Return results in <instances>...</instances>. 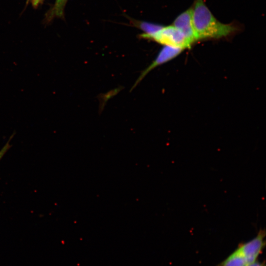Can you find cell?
I'll list each match as a JSON object with an SVG mask.
<instances>
[{
  "label": "cell",
  "instance_id": "obj_6",
  "mask_svg": "<svg viewBox=\"0 0 266 266\" xmlns=\"http://www.w3.org/2000/svg\"><path fill=\"white\" fill-rule=\"evenodd\" d=\"M248 264L247 260L236 249L216 266H245Z\"/></svg>",
  "mask_w": 266,
  "mask_h": 266
},
{
  "label": "cell",
  "instance_id": "obj_11",
  "mask_svg": "<svg viewBox=\"0 0 266 266\" xmlns=\"http://www.w3.org/2000/svg\"><path fill=\"white\" fill-rule=\"evenodd\" d=\"M41 0H32V3L33 5L36 6L38 3Z\"/></svg>",
  "mask_w": 266,
  "mask_h": 266
},
{
  "label": "cell",
  "instance_id": "obj_10",
  "mask_svg": "<svg viewBox=\"0 0 266 266\" xmlns=\"http://www.w3.org/2000/svg\"><path fill=\"white\" fill-rule=\"evenodd\" d=\"M245 266H266L265 261L259 262L257 260L255 261L249 263Z\"/></svg>",
  "mask_w": 266,
  "mask_h": 266
},
{
  "label": "cell",
  "instance_id": "obj_2",
  "mask_svg": "<svg viewBox=\"0 0 266 266\" xmlns=\"http://www.w3.org/2000/svg\"><path fill=\"white\" fill-rule=\"evenodd\" d=\"M150 39L164 45L179 47L183 49L190 48L191 44L184 34L172 25L163 27L154 34Z\"/></svg>",
  "mask_w": 266,
  "mask_h": 266
},
{
  "label": "cell",
  "instance_id": "obj_5",
  "mask_svg": "<svg viewBox=\"0 0 266 266\" xmlns=\"http://www.w3.org/2000/svg\"><path fill=\"white\" fill-rule=\"evenodd\" d=\"M184 49L168 45H164L155 59L141 74L133 87L136 85L151 70L162 64L166 63L179 55Z\"/></svg>",
  "mask_w": 266,
  "mask_h": 266
},
{
  "label": "cell",
  "instance_id": "obj_8",
  "mask_svg": "<svg viewBox=\"0 0 266 266\" xmlns=\"http://www.w3.org/2000/svg\"><path fill=\"white\" fill-rule=\"evenodd\" d=\"M67 0H56L54 5L46 13V20L49 22L55 17H64V8Z\"/></svg>",
  "mask_w": 266,
  "mask_h": 266
},
{
  "label": "cell",
  "instance_id": "obj_7",
  "mask_svg": "<svg viewBox=\"0 0 266 266\" xmlns=\"http://www.w3.org/2000/svg\"><path fill=\"white\" fill-rule=\"evenodd\" d=\"M137 26L144 33L141 34L140 36L143 38L150 39L156 32L161 29L163 26L146 22H138L135 23Z\"/></svg>",
  "mask_w": 266,
  "mask_h": 266
},
{
  "label": "cell",
  "instance_id": "obj_1",
  "mask_svg": "<svg viewBox=\"0 0 266 266\" xmlns=\"http://www.w3.org/2000/svg\"><path fill=\"white\" fill-rule=\"evenodd\" d=\"M192 9V20L198 40L219 38L237 30L233 24H224L212 14L203 0H195Z\"/></svg>",
  "mask_w": 266,
  "mask_h": 266
},
{
  "label": "cell",
  "instance_id": "obj_9",
  "mask_svg": "<svg viewBox=\"0 0 266 266\" xmlns=\"http://www.w3.org/2000/svg\"><path fill=\"white\" fill-rule=\"evenodd\" d=\"M14 135L15 133H12L11 134L8 141L0 150V160L3 158L8 150L11 148V144H10V142Z\"/></svg>",
  "mask_w": 266,
  "mask_h": 266
},
{
  "label": "cell",
  "instance_id": "obj_4",
  "mask_svg": "<svg viewBox=\"0 0 266 266\" xmlns=\"http://www.w3.org/2000/svg\"><path fill=\"white\" fill-rule=\"evenodd\" d=\"M172 25L184 34L191 45L198 40L193 23L192 7L179 15Z\"/></svg>",
  "mask_w": 266,
  "mask_h": 266
},
{
  "label": "cell",
  "instance_id": "obj_3",
  "mask_svg": "<svg viewBox=\"0 0 266 266\" xmlns=\"http://www.w3.org/2000/svg\"><path fill=\"white\" fill-rule=\"evenodd\" d=\"M265 230H260L257 235L250 240L238 244L236 249L247 260L249 263L257 260L266 246Z\"/></svg>",
  "mask_w": 266,
  "mask_h": 266
}]
</instances>
